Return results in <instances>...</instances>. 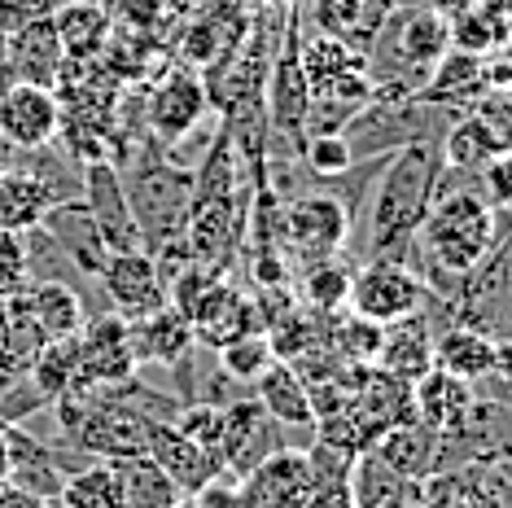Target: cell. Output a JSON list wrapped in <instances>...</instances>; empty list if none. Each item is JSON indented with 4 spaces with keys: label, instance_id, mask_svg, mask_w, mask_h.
I'll return each instance as SVG.
<instances>
[{
    "label": "cell",
    "instance_id": "obj_1",
    "mask_svg": "<svg viewBox=\"0 0 512 508\" xmlns=\"http://www.w3.org/2000/svg\"><path fill=\"white\" fill-rule=\"evenodd\" d=\"M442 180V154L438 145H407L381 163L364 206L355 215L359 250L364 259H399L407 263V250H416V233L425 224V211ZM355 237V233H351Z\"/></svg>",
    "mask_w": 512,
    "mask_h": 508
},
{
    "label": "cell",
    "instance_id": "obj_2",
    "mask_svg": "<svg viewBox=\"0 0 512 508\" xmlns=\"http://www.w3.org/2000/svg\"><path fill=\"white\" fill-rule=\"evenodd\" d=\"M499 246V228H495V211L486 206V198L477 193V184H460L451 189L447 171L438 180V193L425 211V224L416 233V254L425 259V281L451 276L464 281L477 263Z\"/></svg>",
    "mask_w": 512,
    "mask_h": 508
},
{
    "label": "cell",
    "instance_id": "obj_3",
    "mask_svg": "<svg viewBox=\"0 0 512 508\" xmlns=\"http://www.w3.org/2000/svg\"><path fill=\"white\" fill-rule=\"evenodd\" d=\"M355 219L342 206V198L324 193L316 184V193H289L281 198V215H276V250L285 254L289 272L294 268H316V263L337 259L351 246Z\"/></svg>",
    "mask_w": 512,
    "mask_h": 508
},
{
    "label": "cell",
    "instance_id": "obj_4",
    "mask_svg": "<svg viewBox=\"0 0 512 508\" xmlns=\"http://www.w3.org/2000/svg\"><path fill=\"white\" fill-rule=\"evenodd\" d=\"M429 298H434V290L416 268H407L399 259H368L351 276L346 307H351V316L372 320V325H394V320L425 311Z\"/></svg>",
    "mask_w": 512,
    "mask_h": 508
},
{
    "label": "cell",
    "instance_id": "obj_5",
    "mask_svg": "<svg viewBox=\"0 0 512 508\" xmlns=\"http://www.w3.org/2000/svg\"><path fill=\"white\" fill-rule=\"evenodd\" d=\"M211 110V88L193 66H171L145 92V136L162 149H176Z\"/></svg>",
    "mask_w": 512,
    "mask_h": 508
},
{
    "label": "cell",
    "instance_id": "obj_6",
    "mask_svg": "<svg viewBox=\"0 0 512 508\" xmlns=\"http://www.w3.org/2000/svg\"><path fill=\"white\" fill-rule=\"evenodd\" d=\"M149 417H141L136 408H127V403L101 395L97 386H88V412L84 421L75 425V438L79 447H84L88 456L97 460H119V456H141L149 447Z\"/></svg>",
    "mask_w": 512,
    "mask_h": 508
},
{
    "label": "cell",
    "instance_id": "obj_7",
    "mask_svg": "<svg viewBox=\"0 0 512 508\" xmlns=\"http://www.w3.org/2000/svg\"><path fill=\"white\" fill-rule=\"evenodd\" d=\"M97 285L106 290V307L119 311L123 320L154 316L158 307H167V276L158 272L149 250H114L101 268Z\"/></svg>",
    "mask_w": 512,
    "mask_h": 508
},
{
    "label": "cell",
    "instance_id": "obj_8",
    "mask_svg": "<svg viewBox=\"0 0 512 508\" xmlns=\"http://www.w3.org/2000/svg\"><path fill=\"white\" fill-rule=\"evenodd\" d=\"M75 338H79V360H84L88 386H110V381H127L132 373H141V360H136V346H132V325L119 311L106 307L97 316H84Z\"/></svg>",
    "mask_w": 512,
    "mask_h": 508
},
{
    "label": "cell",
    "instance_id": "obj_9",
    "mask_svg": "<svg viewBox=\"0 0 512 508\" xmlns=\"http://www.w3.org/2000/svg\"><path fill=\"white\" fill-rule=\"evenodd\" d=\"M57 127H62V106H57V92L44 84H22L14 79L0 92V141L9 149H40L57 141Z\"/></svg>",
    "mask_w": 512,
    "mask_h": 508
},
{
    "label": "cell",
    "instance_id": "obj_10",
    "mask_svg": "<svg viewBox=\"0 0 512 508\" xmlns=\"http://www.w3.org/2000/svg\"><path fill=\"white\" fill-rule=\"evenodd\" d=\"M84 206H88V215L97 219L110 254L141 246V228H136L132 202H127V189H123V171L114 167L110 158L84 163Z\"/></svg>",
    "mask_w": 512,
    "mask_h": 508
},
{
    "label": "cell",
    "instance_id": "obj_11",
    "mask_svg": "<svg viewBox=\"0 0 512 508\" xmlns=\"http://www.w3.org/2000/svg\"><path fill=\"white\" fill-rule=\"evenodd\" d=\"M241 487H246L254 508H307L316 478H311V460L302 447H281V452L263 456L241 478Z\"/></svg>",
    "mask_w": 512,
    "mask_h": 508
},
{
    "label": "cell",
    "instance_id": "obj_12",
    "mask_svg": "<svg viewBox=\"0 0 512 508\" xmlns=\"http://www.w3.org/2000/svg\"><path fill=\"white\" fill-rule=\"evenodd\" d=\"M44 228H49V237L62 246L66 259H71V268L84 276V281H97L101 268H106V259H110V246H106V237H101L97 219L88 215L84 198L57 202L53 211L44 215Z\"/></svg>",
    "mask_w": 512,
    "mask_h": 508
},
{
    "label": "cell",
    "instance_id": "obj_13",
    "mask_svg": "<svg viewBox=\"0 0 512 508\" xmlns=\"http://www.w3.org/2000/svg\"><path fill=\"white\" fill-rule=\"evenodd\" d=\"M473 403H477L473 381H464V377H456V373H447V368H438V364L429 368L425 377H416V381H412V408H416V421H425L429 430H438V434L460 430V425L469 421Z\"/></svg>",
    "mask_w": 512,
    "mask_h": 508
},
{
    "label": "cell",
    "instance_id": "obj_14",
    "mask_svg": "<svg viewBox=\"0 0 512 508\" xmlns=\"http://www.w3.org/2000/svg\"><path fill=\"white\" fill-rule=\"evenodd\" d=\"M5 49H9L14 79H22V84L57 88V79H62V71H66V49H62V40H57L53 18L22 22L18 31L5 36Z\"/></svg>",
    "mask_w": 512,
    "mask_h": 508
},
{
    "label": "cell",
    "instance_id": "obj_15",
    "mask_svg": "<svg viewBox=\"0 0 512 508\" xmlns=\"http://www.w3.org/2000/svg\"><path fill=\"white\" fill-rule=\"evenodd\" d=\"M145 452L158 460L162 473H167V478L176 482L184 495L202 491L206 482L224 473V465H219L211 452H202V447H197L193 438H184L171 421H154V425H149V447H145Z\"/></svg>",
    "mask_w": 512,
    "mask_h": 508
},
{
    "label": "cell",
    "instance_id": "obj_16",
    "mask_svg": "<svg viewBox=\"0 0 512 508\" xmlns=\"http://www.w3.org/2000/svg\"><path fill=\"white\" fill-rule=\"evenodd\" d=\"M377 368L407 381V386L434 368V329H429L425 311L386 325V338H381V351H377Z\"/></svg>",
    "mask_w": 512,
    "mask_h": 508
},
{
    "label": "cell",
    "instance_id": "obj_17",
    "mask_svg": "<svg viewBox=\"0 0 512 508\" xmlns=\"http://www.w3.org/2000/svg\"><path fill=\"white\" fill-rule=\"evenodd\" d=\"M53 27L66 49V62H92L114 36V14L101 0H62L53 9Z\"/></svg>",
    "mask_w": 512,
    "mask_h": 508
},
{
    "label": "cell",
    "instance_id": "obj_18",
    "mask_svg": "<svg viewBox=\"0 0 512 508\" xmlns=\"http://www.w3.org/2000/svg\"><path fill=\"white\" fill-rule=\"evenodd\" d=\"M491 88V71L477 53H460V49H447L434 62V71L421 84V97L425 101H438V106H456V110H469L482 92Z\"/></svg>",
    "mask_w": 512,
    "mask_h": 508
},
{
    "label": "cell",
    "instance_id": "obj_19",
    "mask_svg": "<svg viewBox=\"0 0 512 508\" xmlns=\"http://www.w3.org/2000/svg\"><path fill=\"white\" fill-rule=\"evenodd\" d=\"M127 325H132V346H136V360H141V368H171L197 342L193 325L171 303L158 307L154 316L127 320Z\"/></svg>",
    "mask_w": 512,
    "mask_h": 508
},
{
    "label": "cell",
    "instance_id": "obj_20",
    "mask_svg": "<svg viewBox=\"0 0 512 508\" xmlns=\"http://www.w3.org/2000/svg\"><path fill=\"white\" fill-rule=\"evenodd\" d=\"M250 395L263 403L267 417L285 421V425H316V412H311V390L307 381L298 377V368L289 360H272L259 377L250 381Z\"/></svg>",
    "mask_w": 512,
    "mask_h": 508
},
{
    "label": "cell",
    "instance_id": "obj_21",
    "mask_svg": "<svg viewBox=\"0 0 512 508\" xmlns=\"http://www.w3.org/2000/svg\"><path fill=\"white\" fill-rule=\"evenodd\" d=\"M372 452H377L386 465L399 473L403 482L412 478H425V473L438 469V430H429L425 421H403L394 425V430H386L372 443Z\"/></svg>",
    "mask_w": 512,
    "mask_h": 508
},
{
    "label": "cell",
    "instance_id": "obj_22",
    "mask_svg": "<svg viewBox=\"0 0 512 508\" xmlns=\"http://www.w3.org/2000/svg\"><path fill=\"white\" fill-rule=\"evenodd\" d=\"M434 364L464 381H482L495 373V338L469 325H447L434 338Z\"/></svg>",
    "mask_w": 512,
    "mask_h": 508
},
{
    "label": "cell",
    "instance_id": "obj_23",
    "mask_svg": "<svg viewBox=\"0 0 512 508\" xmlns=\"http://www.w3.org/2000/svg\"><path fill=\"white\" fill-rule=\"evenodd\" d=\"M495 132L477 119L473 110H464L456 123L447 127V136L438 141V154H442V167H447V176H477V171L486 167V158L499 154Z\"/></svg>",
    "mask_w": 512,
    "mask_h": 508
},
{
    "label": "cell",
    "instance_id": "obj_24",
    "mask_svg": "<svg viewBox=\"0 0 512 508\" xmlns=\"http://www.w3.org/2000/svg\"><path fill=\"white\" fill-rule=\"evenodd\" d=\"M53 211V193L22 167H0V228H14V233H27V228L44 224V215Z\"/></svg>",
    "mask_w": 512,
    "mask_h": 508
},
{
    "label": "cell",
    "instance_id": "obj_25",
    "mask_svg": "<svg viewBox=\"0 0 512 508\" xmlns=\"http://www.w3.org/2000/svg\"><path fill=\"white\" fill-rule=\"evenodd\" d=\"M27 377L36 381L40 395L49 399V403L75 395V390H84L88 377H84V360H79V338H75V333H71V338L44 342L40 355H36V360H31V368H27Z\"/></svg>",
    "mask_w": 512,
    "mask_h": 508
},
{
    "label": "cell",
    "instance_id": "obj_26",
    "mask_svg": "<svg viewBox=\"0 0 512 508\" xmlns=\"http://www.w3.org/2000/svg\"><path fill=\"white\" fill-rule=\"evenodd\" d=\"M110 465L123 482V508H171L176 500H184V491L162 473V465L149 452L119 456V460H110Z\"/></svg>",
    "mask_w": 512,
    "mask_h": 508
},
{
    "label": "cell",
    "instance_id": "obj_27",
    "mask_svg": "<svg viewBox=\"0 0 512 508\" xmlns=\"http://www.w3.org/2000/svg\"><path fill=\"white\" fill-rule=\"evenodd\" d=\"M27 307L44 329V338H71L84 325V303H79V285L71 281H31Z\"/></svg>",
    "mask_w": 512,
    "mask_h": 508
},
{
    "label": "cell",
    "instance_id": "obj_28",
    "mask_svg": "<svg viewBox=\"0 0 512 508\" xmlns=\"http://www.w3.org/2000/svg\"><path fill=\"white\" fill-rule=\"evenodd\" d=\"M62 508H123V482L110 460H88L62 478Z\"/></svg>",
    "mask_w": 512,
    "mask_h": 508
},
{
    "label": "cell",
    "instance_id": "obj_29",
    "mask_svg": "<svg viewBox=\"0 0 512 508\" xmlns=\"http://www.w3.org/2000/svg\"><path fill=\"white\" fill-rule=\"evenodd\" d=\"M447 31H451V49H460V53H477V57H486V53H495V49H504V40L512 36V27L499 14H491V9H482L473 0L464 14H456L447 22Z\"/></svg>",
    "mask_w": 512,
    "mask_h": 508
},
{
    "label": "cell",
    "instance_id": "obj_30",
    "mask_svg": "<svg viewBox=\"0 0 512 508\" xmlns=\"http://www.w3.org/2000/svg\"><path fill=\"white\" fill-rule=\"evenodd\" d=\"M351 268L346 263H316V268H307L302 272V285H298V294H302V303H307L311 311H320V316H337V311L346 307V298H351Z\"/></svg>",
    "mask_w": 512,
    "mask_h": 508
},
{
    "label": "cell",
    "instance_id": "obj_31",
    "mask_svg": "<svg viewBox=\"0 0 512 508\" xmlns=\"http://www.w3.org/2000/svg\"><path fill=\"white\" fill-rule=\"evenodd\" d=\"M215 355H219V368H224L232 381H241V386H250V381L276 360L267 333H246V338H232V342L219 346Z\"/></svg>",
    "mask_w": 512,
    "mask_h": 508
},
{
    "label": "cell",
    "instance_id": "obj_32",
    "mask_svg": "<svg viewBox=\"0 0 512 508\" xmlns=\"http://www.w3.org/2000/svg\"><path fill=\"white\" fill-rule=\"evenodd\" d=\"M171 425L224 465V408H215V403H180Z\"/></svg>",
    "mask_w": 512,
    "mask_h": 508
},
{
    "label": "cell",
    "instance_id": "obj_33",
    "mask_svg": "<svg viewBox=\"0 0 512 508\" xmlns=\"http://www.w3.org/2000/svg\"><path fill=\"white\" fill-rule=\"evenodd\" d=\"M302 163H307V171L316 180H333L342 176V171L355 167V154L351 145H346L342 132H316V136H302Z\"/></svg>",
    "mask_w": 512,
    "mask_h": 508
},
{
    "label": "cell",
    "instance_id": "obj_34",
    "mask_svg": "<svg viewBox=\"0 0 512 508\" xmlns=\"http://www.w3.org/2000/svg\"><path fill=\"white\" fill-rule=\"evenodd\" d=\"M31 290V268H27V246L22 233L0 228V298H18Z\"/></svg>",
    "mask_w": 512,
    "mask_h": 508
},
{
    "label": "cell",
    "instance_id": "obj_35",
    "mask_svg": "<svg viewBox=\"0 0 512 508\" xmlns=\"http://www.w3.org/2000/svg\"><path fill=\"white\" fill-rule=\"evenodd\" d=\"M473 184L491 211H512V149H499L495 158H486V167L473 176Z\"/></svg>",
    "mask_w": 512,
    "mask_h": 508
},
{
    "label": "cell",
    "instance_id": "obj_36",
    "mask_svg": "<svg viewBox=\"0 0 512 508\" xmlns=\"http://www.w3.org/2000/svg\"><path fill=\"white\" fill-rule=\"evenodd\" d=\"M36 412H49V399L40 395V386L22 373L14 386L0 395V425H27Z\"/></svg>",
    "mask_w": 512,
    "mask_h": 508
},
{
    "label": "cell",
    "instance_id": "obj_37",
    "mask_svg": "<svg viewBox=\"0 0 512 508\" xmlns=\"http://www.w3.org/2000/svg\"><path fill=\"white\" fill-rule=\"evenodd\" d=\"M320 31L329 36H346L359 44V22H364V0H311Z\"/></svg>",
    "mask_w": 512,
    "mask_h": 508
},
{
    "label": "cell",
    "instance_id": "obj_38",
    "mask_svg": "<svg viewBox=\"0 0 512 508\" xmlns=\"http://www.w3.org/2000/svg\"><path fill=\"white\" fill-rule=\"evenodd\" d=\"M189 500L197 508H254L246 487H241V478H232V473H219V478H211L202 491H193Z\"/></svg>",
    "mask_w": 512,
    "mask_h": 508
},
{
    "label": "cell",
    "instance_id": "obj_39",
    "mask_svg": "<svg viewBox=\"0 0 512 508\" xmlns=\"http://www.w3.org/2000/svg\"><path fill=\"white\" fill-rule=\"evenodd\" d=\"M62 0H0V31H18L22 22H36V18H53V9Z\"/></svg>",
    "mask_w": 512,
    "mask_h": 508
},
{
    "label": "cell",
    "instance_id": "obj_40",
    "mask_svg": "<svg viewBox=\"0 0 512 508\" xmlns=\"http://www.w3.org/2000/svg\"><path fill=\"white\" fill-rule=\"evenodd\" d=\"M307 508H355L351 500V487H316L311 491Z\"/></svg>",
    "mask_w": 512,
    "mask_h": 508
},
{
    "label": "cell",
    "instance_id": "obj_41",
    "mask_svg": "<svg viewBox=\"0 0 512 508\" xmlns=\"http://www.w3.org/2000/svg\"><path fill=\"white\" fill-rule=\"evenodd\" d=\"M0 508H49V500H40V495L14 487V482H5L0 487Z\"/></svg>",
    "mask_w": 512,
    "mask_h": 508
},
{
    "label": "cell",
    "instance_id": "obj_42",
    "mask_svg": "<svg viewBox=\"0 0 512 508\" xmlns=\"http://www.w3.org/2000/svg\"><path fill=\"white\" fill-rule=\"evenodd\" d=\"M421 5H429V9H434V14L438 18H456V14H464V9H469L473 5V0H421Z\"/></svg>",
    "mask_w": 512,
    "mask_h": 508
},
{
    "label": "cell",
    "instance_id": "obj_43",
    "mask_svg": "<svg viewBox=\"0 0 512 508\" xmlns=\"http://www.w3.org/2000/svg\"><path fill=\"white\" fill-rule=\"evenodd\" d=\"M9 469H14V460H9V438H5V425H0V487L9 482Z\"/></svg>",
    "mask_w": 512,
    "mask_h": 508
},
{
    "label": "cell",
    "instance_id": "obj_44",
    "mask_svg": "<svg viewBox=\"0 0 512 508\" xmlns=\"http://www.w3.org/2000/svg\"><path fill=\"white\" fill-rule=\"evenodd\" d=\"M477 5H482V9H491V14H499V18H512V0H477Z\"/></svg>",
    "mask_w": 512,
    "mask_h": 508
},
{
    "label": "cell",
    "instance_id": "obj_45",
    "mask_svg": "<svg viewBox=\"0 0 512 508\" xmlns=\"http://www.w3.org/2000/svg\"><path fill=\"white\" fill-rule=\"evenodd\" d=\"M14 381H18V373H5V368H0V395H5V390L14 386Z\"/></svg>",
    "mask_w": 512,
    "mask_h": 508
},
{
    "label": "cell",
    "instance_id": "obj_46",
    "mask_svg": "<svg viewBox=\"0 0 512 508\" xmlns=\"http://www.w3.org/2000/svg\"><path fill=\"white\" fill-rule=\"evenodd\" d=\"M49 508H62V500H49Z\"/></svg>",
    "mask_w": 512,
    "mask_h": 508
},
{
    "label": "cell",
    "instance_id": "obj_47",
    "mask_svg": "<svg viewBox=\"0 0 512 508\" xmlns=\"http://www.w3.org/2000/svg\"><path fill=\"white\" fill-rule=\"evenodd\" d=\"M281 5H289V0H281Z\"/></svg>",
    "mask_w": 512,
    "mask_h": 508
}]
</instances>
